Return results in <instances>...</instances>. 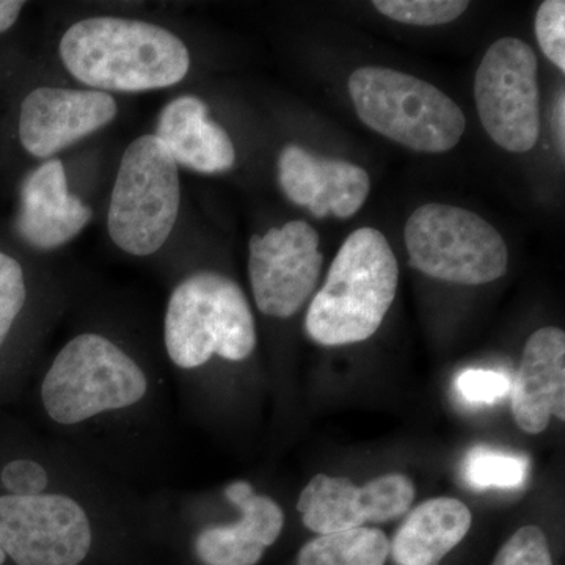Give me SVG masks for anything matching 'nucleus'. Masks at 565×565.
Here are the masks:
<instances>
[{
	"label": "nucleus",
	"mask_w": 565,
	"mask_h": 565,
	"mask_svg": "<svg viewBox=\"0 0 565 565\" xmlns=\"http://www.w3.org/2000/svg\"><path fill=\"white\" fill-rule=\"evenodd\" d=\"M58 55L74 79L106 93L162 90L191 70V52L177 33L132 18L74 22L62 35Z\"/></svg>",
	"instance_id": "nucleus-1"
},
{
	"label": "nucleus",
	"mask_w": 565,
	"mask_h": 565,
	"mask_svg": "<svg viewBox=\"0 0 565 565\" xmlns=\"http://www.w3.org/2000/svg\"><path fill=\"white\" fill-rule=\"evenodd\" d=\"M397 281L399 266L384 233L355 230L341 245L321 291L308 307V337L326 348L370 340L392 308Z\"/></svg>",
	"instance_id": "nucleus-2"
},
{
	"label": "nucleus",
	"mask_w": 565,
	"mask_h": 565,
	"mask_svg": "<svg viewBox=\"0 0 565 565\" xmlns=\"http://www.w3.org/2000/svg\"><path fill=\"white\" fill-rule=\"evenodd\" d=\"M163 343L182 370L203 366L214 355L226 362L248 359L256 348V323L243 288L210 270L189 275L167 303Z\"/></svg>",
	"instance_id": "nucleus-3"
},
{
	"label": "nucleus",
	"mask_w": 565,
	"mask_h": 565,
	"mask_svg": "<svg viewBox=\"0 0 565 565\" xmlns=\"http://www.w3.org/2000/svg\"><path fill=\"white\" fill-rule=\"evenodd\" d=\"M348 88L360 120L408 150H452L467 129L462 109L446 93L403 71L363 66Z\"/></svg>",
	"instance_id": "nucleus-4"
},
{
	"label": "nucleus",
	"mask_w": 565,
	"mask_h": 565,
	"mask_svg": "<svg viewBox=\"0 0 565 565\" xmlns=\"http://www.w3.org/2000/svg\"><path fill=\"white\" fill-rule=\"evenodd\" d=\"M180 167L154 134L137 137L122 152L111 188L107 232L128 255H154L180 217Z\"/></svg>",
	"instance_id": "nucleus-5"
},
{
	"label": "nucleus",
	"mask_w": 565,
	"mask_h": 565,
	"mask_svg": "<svg viewBox=\"0 0 565 565\" xmlns=\"http://www.w3.org/2000/svg\"><path fill=\"white\" fill-rule=\"evenodd\" d=\"M147 392V375L129 353L103 334L82 333L55 356L41 401L52 422L73 426L132 407Z\"/></svg>",
	"instance_id": "nucleus-6"
},
{
	"label": "nucleus",
	"mask_w": 565,
	"mask_h": 565,
	"mask_svg": "<svg viewBox=\"0 0 565 565\" xmlns=\"http://www.w3.org/2000/svg\"><path fill=\"white\" fill-rule=\"evenodd\" d=\"M408 264L435 280L479 286L508 273L505 241L481 215L427 203L405 223Z\"/></svg>",
	"instance_id": "nucleus-7"
},
{
	"label": "nucleus",
	"mask_w": 565,
	"mask_h": 565,
	"mask_svg": "<svg viewBox=\"0 0 565 565\" xmlns=\"http://www.w3.org/2000/svg\"><path fill=\"white\" fill-rule=\"evenodd\" d=\"M475 99L490 139L505 151L533 150L541 134L537 57L526 41H494L476 71Z\"/></svg>",
	"instance_id": "nucleus-8"
},
{
	"label": "nucleus",
	"mask_w": 565,
	"mask_h": 565,
	"mask_svg": "<svg viewBox=\"0 0 565 565\" xmlns=\"http://www.w3.org/2000/svg\"><path fill=\"white\" fill-rule=\"evenodd\" d=\"M0 548L18 565H79L92 548L87 512L66 494L0 497Z\"/></svg>",
	"instance_id": "nucleus-9"
},
{
	"label": "nucleus",
	"mask_w": 565,
	"mask_h": 565,
	"mask_svg": "<svg viewBox=\"0 0 565 565\" xmlns=\"http://www.w3.org/2000/svg\"><path fill=\"white\" fill-rule=\"evenodd\" d=\"M319 244V233L305 221H291L263 236H252L248 277L263 315L291 318L313 296L323 264Z\"/></svg>",
	"instance_id": "nucleus-10"
},
{
	"label": "nucleus",
	"mask_w": 565,
	"mask_h": 565,
	"mask_svg": "<svg viewBox=\"0 0 565 565\" xmlns=\"http://www.w3.org/2000/svg\"><path fill=\"white\" fill-rule=\"evenodd\" d=\"M414 498V482L404 475L381 476L359 487L349 479L319 473L300 493L297 511L308 530L326 535L390 522L404 515Z\"/></svg>",
	"instance_id": "nucleus-11"
},
{
	"label": "nucleus",
	"mask_w": 565,
	"mask_h": 565,
	"mask_svg": "<svg viewBox=\"0 0 565 565\" xmlns=\"http://www.w3.org/2000/svg\"><path fill=\"white\" fill-rule=\"evenodd\" d=\"M117 115L118 103L110 93L43 85L22 99L18 136L29 154L47 161L102 131Z\"/></svg>",
	"instance_id": "nucleus-12"
},
{
	"label": "nucleus",
	"mask_w": 565,
	"mask_h": 565,
	"mask_svg": "<svg viewBox=\"0 0 565 565\" xmlns=\"http://www.w3.org/2000/svg\"><path fill=\"white\" fill-rule=\"evenodd\" d=\"M278 182L289 202L307 207L316 218L329 214L352 217L362 210L371 191L370 174L362 167L318 158L294 143L280 152Z\"/></svg>",
	"instance_id": "nucleus-13"
},
{
	"label": "nucleus",
	"mask_w": 565,
	"mask_h": 565,
	"mask_svg": "<svg viewBox=\"0 0 565 565\" xmlns=\"http://www.w3.org/2000/svg\"><path fill=\"white\" fill-rule=\"evenodd\" d=\"M92 217V207L70 192L61 159L43 161L22 182L17 232L36 250H55L68 244Z\"/></svg>",
	"instance_id": "nucleus-14"
},
{
	"label": "nucleus",
	"mask_w": 565,
	"mask_h": 565,
	"mask_svg": "<svg viewBox=\"0 0 565 565\" xmlns=\"http://www.w3.org/2000/svg\"><path fill=\"white\" fill-rule=\"evenodd\" d=\"M511 394L512 415L523 433H544L552 416L564 422V330L545 327L531 334Z\"/></svg>",
	"instance_id": "nucleus-15"
},
{
	"label": "nucleus",
	"mask_w": 565,
	"mask_h": 565,
	"mask_svg": "<svg viewBox=\"0 0 565 565\" xmlns=\"http://www.w3.org/2000/svg\"><path fill=\"white\" fill-rule=\"evenodd\" d=\"M230 503L243 519L232 526L202 531L195 552L204 565H256L267 546L274 545L285 526V514L273 498L255 493L247 481H236L225 489Z\"/></svg>",
	"instance_id": "nucleus-16"
},
{
	"label": "nucleus",
	"mask_w": 565,
	"mask_h": 565,
	"mask_svg": "<svg viewBox=\"0 0 565 565\" xmlns=\"http://www.w3.org/2000/svg\"><path fill=\"white\" fill-rule=\"evenodd\" d=\"M156 137L178 167L200 174L226 173L236 163L230 134L211 120L210 107L199 96L182 95L159 111Z\"/></svg>",
	"instance_id": "nucleus-17"
},
{
	"label": "nucleus",
	"mask_w": 565,
	"mask_h": 565,
	"mask_svg": "<svg viewBox=\"0 0 565 565\" xmlns=\"http://www.w3.org/2000/svg\"><path fill=\"white\" fill-rule=\"evenodd\" d=\"M470 509L456 498H433L408 514L390 542L397 565H437L470 531Z\"/></svg>",
	"instance_id": "nucleus-18"
},
{
	"label": "nucleus",
	"mask_w": 565,
	"mask_h": 565,
	"mask_svg": "<svg viewBox=\"0 0 565 565\" xmlns=\"http://www.w3.org/2000/svg\"><path fill=\"white\" fill-rule=\"evenodd\" d=\"M390 541L377 527L319 535L300 550L299 565H385Z\"/></svg>",
	"instance_id": "nucleus-19"
},
{
	"label": "nucleus",
	"mask_w": 565,
	"mask_h": 565,
	"mask_svg": "<svg viewBox=\"0 0 565 565\" xmlns=\"http://www.w3.org/2000/svg\"><path fill=\"white\" fill-rule=\"evenodd\" d=\"M530 475L526 457L500 451V449L476 446L465 457L462 476L475 490H515L525 484Z\"/></svg>",
	"instance_id": "nucleus-20"
},
{
	"label": "nucleus",
	"mask_w": 565,
	"mask_h": 565,
	"mask_svg": "<svg viewBox=\"0 0 565 565\" xmlns=\"http://www.w3.org/2000/svg\"><path fill=\"white\" fill-rule=\"evenodd\" d=\"M375 9L384 17L408 25L448 24L462 17L470 7L467 0H375Z\"/></svg>",
	"instance_id": "nucleus-21"
},
{
	"label": "nucleus",
	"mask_w": 565,
	"mask_h": 565,
	"mask_svg": "<svg viewBox=\"0 0 565 565\" xmlns=\"http://www.w3.org/2000/svg\"><path fill=\"white\" fill-rule=\"evenodd\" d=\"M28 300L24 269L17 258L0 250V349Z\"/></svg>",
	"instance_id": "nucleus-22"
},
{
	"label": "nucleus",
	"mask_w": 565,
	"mask_h": 565,
	"mask_svg": "<svg viewBox=\"0 0 565 565\" xmlns=\"http://www.w3.org/2000/svg\"><path fill=\"white\" fill-rule=\"evenodd\" d=\"M535 39L553 65L565 71V2L545 0L535 14Z\"/></svg>",
	"instance_id": "nucleus-23"
},
{
	"label": "nucleus",
	"mask_w": 565,
	"mask_h": 565,
	"mask_svg": "<svg viewBox=\"0 0 565 565\" xmlns=\"http://www.w3.org/2000/svg\"><path fill=\"white\" fill-rule=\"evenodd\" d=\"M493 565H553L544 531L534 525L520 527L501 546Z\"/></svg>",
	"instance_id": "nucleus-24"
},
{
	"label": "nucleus",
	"mask_w": 565,
	"mask_h": 565,
	"mask_svg": "<svg viewBox=\"0 0 565 565\" xmlns=\"http://www.w3.org/2000/svg\"><path fill=\"white\" fill-rule=\"evenodd\" d=\"M512 381L508 374L493 370H467L457 375L456 392L465 403L493 405L509 396Z\"/></svg>",
	"instance_id": "nucleus-25"
},
{
	"label": "nucleus",
	"mask_w": 565,
	"mask_h": 565,
	"mask_svg": "<svg viewBox=\"0 0 565 565\" xmlns=\"http://www.w3.org/2000/svg\"><path fill=\"white\" fill-rule=\"evenodd\" d=\"M0 481L11 497H39L50 484V475L36 460L18 459L3 467Z\"/></svg>",
	"instance_id": "nucleus-26"
},
{
	"label": "nucleus",
	"mask_w": 565,
	"mask_h": 565,
	"mask_svg": "<svg viewBox=\"0 0 565 565\" xmlns=\"http://www.w3.org/2000/svg\"><path fill=\"white\" fill-rule=\"evenodd\" d=\"M552 128L555 134L557 150L561 156H565V95L564 88L557 92L555 103H553L552 110Z\"/></svg>",
	"instance_id": "nucleus-27"
},
{
	"label": "nucleus",
	"mask_w": 565,
	"mask_h": 565,
	"mask_svg": "<svg viewBox=\"0 0 565 565\" xmlns=\"http://www.w3.org/2000/svg\"><path fill=\"white\" fill-rule=\"evenodd\" d=\"M24 7L25 2H18V0H0V35L17 24Z\"/></svg>",
	"instance_id": "nucleus-28"
},
{
	"label": "nucleus",
	"mask_w": 565,
	"mask_h": 565,
	"mask_svg": "<svg viewBox=\"0 0 565 565\" xmlns=\"http://www.w3.org/2000/svg\"><path fill=\"white\" fill-rule=\"evenodd\" d=\"M6 563V553H3V550L0 548V565Z\"/></svg>",
	"instance_id": "nucleus-29"
}]
</instances>
